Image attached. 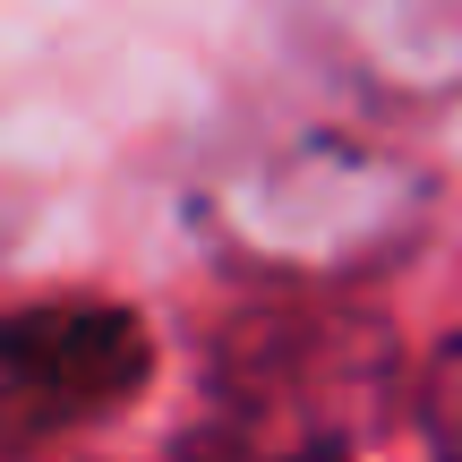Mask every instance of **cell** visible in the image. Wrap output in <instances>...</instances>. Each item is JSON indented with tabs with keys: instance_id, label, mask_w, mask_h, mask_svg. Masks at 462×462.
I'll list each match as a JSON object with an SVG mask.
<instances>
[{
	"instance_id": "3",
	"label": "cell",
	"mask_w": 462,
	"mask_h": 462,
	"mask_svg": "<svg viewBox=\"0 0 462 462\" xmlns=\"http://www.w3.org/2000/svg\"><path fill=\"white\" fill-rule=\"evenodd\" d=\"M180 462H343V446H334V437L326 446H317V437L309 446H282V437L257 429V411H240V420H223V429H206Z\"/></svg>"
},
{
	"instance_id": "1",
	"label": "cell",
	"mask_w": 462,
	"mask_h": 462,
	"mask_svg": "<svg viewBox=\"0 0 462 462\" xmlns=\"http://www.w3.org/2000/svg\"><path fill=\"white\" fill-rule=\"evenodd\" d=\"M411 215H420L411 163L351 146V137H300V146L257 154L215 206L231 248L282 265V274H351V265L402 248Z\"/></svg>"
},
{
	"instance_id": "4",
	"label": "cell",
	"mask_w": 462,
	"mask_h": 462,
	"mask_svg": "<svg viewBox=\"0 0 462 462\" xmlns=\"http://www.w3.org/2000/svg\"><path fill=\"white\" fill-rule=\"evenodd\" d=\"M429 437L446 446V462H462V334L437 351V368H429Z\"/></svg>"
},
{
	"instance_id": "2",
	"label": "cell",
	"mask_w": 462,
	"mask_h": 462,
	"mask_svg": "<svg viewBox=\"0 0 462 462\" xmlns=\"http://www.w3.org/2000/svg\"><path fill=\"white\" fill-rule=\"evenodd\" d=\"M154 343L120 300H26L0 317V437H60L137 402Z\"/></svg>"
}]
</instances>
